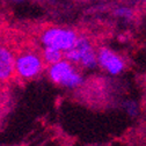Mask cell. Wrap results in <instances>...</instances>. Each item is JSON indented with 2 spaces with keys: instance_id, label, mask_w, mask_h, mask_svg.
<instances>
[{
  "instance_id": "8992f818",
  "label": "cell",
  "mask_w": 146,
  "mask_h": 146,
  "mask_svg": "<svg viewBox=\"0 0 146 146\" xmlns=\"http://www.w3.org/2000/svg\"><path fill=\"white\" fill-rule=\"evenodd\" d=\"M15 56L13 51L5 44L0 43V81L9 80L14 74Z\"/></svg>"
},
{
  "instance_id": "9c48e42d",
  "label": "cell",
  "mask_w": 146,
  "mask_h": 146,
  "mask_svg": "<svg viewBox=\"0 0 146 146\" xmlns=\"http://www.w3.org/2000/svg\"><path fill=\"white\" fill-rule=\"evenodd\" d=\"M117 14L118 15H123V16H129L130 15V12L127 9H118L117 11Z\"/></svg>"
},
{
  "instance_id": "ba28073f",
  "label": "cell",
  "mask_w": 146,
  "mask_h": 146,
  "mask_svg": "<svg viewBox=\"0 0 146 146\" xmlns=\"http://www.w3.org/2000/svg\"><path fill=\"white\" fill-rule=\"evenodd\" d=\"M122 109L124 110V113L129 116V117H137L139 115V111H140V108H139V104L137 101L132 100V99H127L125 100L123 103H122Z\"/></svg>"
},
{
  "instance_id": "52a82bcc",
  "label": "cell",
  "mask_w": 146,
  "mask_h": 146,
  "mask_svg": "<svg viewBox=\"0 0 146 146\" xmlns=\"http://www.w3.org/2000/svg\"><path fill=\"white\" fill-rule=\"evenodd\" d=\"M42 57L44 59L45 65H52L54 63H58L59 60L64 59V52L58 50V49H54V48H50V46H44V50L42 51Z\"/></svg>"
},
{
  "instance_id": "5b68a950",
  "label": "cell",
  "mask_w": 146,
  "mask_h": 146,
  "mask_svg": "<svg viewBox=\"0 0 146 146\" xmlns=\"http://www.w3.org/2000/svg\"><path fill=\"white\" fill-rule=\"evenodd\" d=\"M98 65L109 76L117 77L125 70V60L115 51L109 48L98 49Z\"/></svg>"
},
{
  "instance_id": "277c9868",
  "label": "cell",
  "mask_w": 146,
  "mask_h": 146,
  "mask_svg": "<svg viewBox=\"0 0 146 146\" xmlns=\"http://www.w3.org/2000/svg\"><path fill=\"white\" fill-rule=\"evenodd\" d=\"M79 35L68 28L46 27L40 34V40L44 46L58 49L63 52L71 49L77 42Z\"/></svg>"
},
{
  "instance_id": "3957f363",
  "label": "cell",
  "mask_w": 146,
  "mask_h": 146,
  "mask_svg": "<svg viewBox=\"0 0 146 146\" xmlns=\"http://www.w3.org/2000/svg\"><path fill=\"white\" fill-rule=\"evenodd\" d=\"M64 56L67 60L77 65L79 68L94 70L99 66L98 50L86 36H79L74 45L64 52Z\"/></svg>"
},
{
  "instance_id": "6da1fadb",
  "label": "cell",
  "mask_w": 146,
  "mask_h": 146,
  "mask_svg": "<svg viewBox=\"0 0 146 146\" xmlns=\"http://www.w3.org/2000/svg\"><path fill=\"white\" fill-rule=\"evenodd\" d=\"M48 77L51 82L66 89H77L84 85L80 68L66 58L48 66Z\"/></svg>"
},
{
  "instance_id": "30bf717a",
  "label": "cell",
  "mask_w": 146,
  "mask_h": 146,
  "mask_svg": "<svg viewBox=\"0 0 146 146\" xmlns=\"http://www.w3.org/2000/svg\"><path fill=\"white\" fill-rule=\"evenodd\" d=\"M145 92H146V90H145Z\"/></svg>"
},
{
  "instance_id": "7a4b0ae2",
  "label": "cell",
  "mask_w": 146,
  "mask_h": 146,
  "mask_svg": "<svg viewBox=\"0 0 146 146\" xmlns=\"http://www.w3.org/2000/svg\"><path fill=\"white\" fill-rule=\"evenodd\" d=\"M45 66L42 53L34 49H23L15 56L14 70L15 74L22 80L37 78Z\"/></svg>"
}]
</instances>
